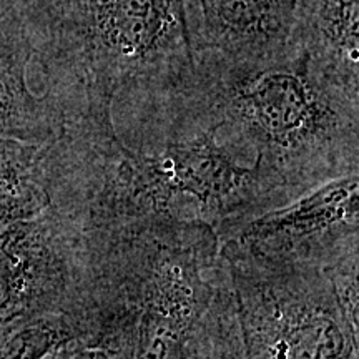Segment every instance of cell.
<instances>
[{
  "instance_id": "6da1fadb",
  "label": "cell",
  "mask_w": 359,
  "mask_h": 359,
  "mask_svg": "<svg viewBox=\"0 0 359 359\" xmlns=\"http://www.w3.org/2000/svg\"><path fill=\"white\" fill-rule=\"evenodd\" d=\"M185 97L219 125L224 142L251 148V163L286 203L359 172V90L303 48L266 62L195 57Z\"/></svg>"
},
{
  "instance_id": "7a4b0ae2",
  "label": "cell",
  "mask_w": 359,
  "mask_h": 359,
  "mask_svg": "<svg viewBox=\"0 0 359 359\" xmlns=\"http://www.w3.org/2000/svg\"><path fill=\"white\" fill-rule=\"evenodd\" d=\"M62 118L138 111L185 93L195 77L183 0H7Z\"/></svg>"
},
{
  "instance_id": "3957f363",
  "label": "cell",
  "mask_w": 359,
  "mask_h": 359,
  "mask_svg": "<svg viewBox=\"0 0 359 359\" xmlns=\"http://www.w3.org/2000/svg\"><path fill=\"white\" fill-rule=\"evenodd\" d=\"M118 233L137 303L133 359H238L236 299L213 228L155 219Z\"/></svg>"
},
{
  "instance_id": "277c9868",
  "label": "cell",
  "mask_w": 359,
  "mask_h": 359,
  "mask_svg": "<svg viewBox=\"0 0 359 359\" xmlns=\"http://www.w3.org/2000/svg\"><path fill=\"white\" fill-rule=\"evenodd\" d=\"M224 262L248 359H358L359 258L330 269Z\"/></svg>"
},
{
  "instance_id": "5b68a950",
  "label": "cell",
  "mask_w": 359,
  "mask_h": 359,
  "mask_svg": "<svg viewBox=\"0 0 359 359\" xmlns=\"http://www.w3.org/2000/svg\"><path fill=\"white\" fill-rule=\"evenodd\" d=\"M100 246L47 208L0 231V325L82 306L95 288Z\"/></svg>"
},
{
  "instance_id": "8992f818",
  "label": "cell",
  "mask_w": 359,
  "mask_h": 359,
  "mask_svg": "<svg viewBox=\"0 0 359 359\" xmlns=\"http://www.w3.org/2000/svg\"><path fill=\"white\" fill-rule=\"evenodd\" d=\"M224 259L330 269L359 258V172L313 188L219 240Z\"/></svg>"
},
{
  "instance_id": "52a82bcc",
  "label": "cell",
  "mask_w": 359,
  "mask_h": 359,
  "mask_svg": "<svg viewBox=\"0 0 359 359\" xmlns=\"http://www.w3.org/2000/svg\"><path fill=\"white\" fill-rule=\"evenodd\" d=\"M195 57L266 62L293 47L296 0H183Z\"/></svg>"
},
{
  "instance_id": "ba28073f",
  "label": "cell",
  "mask_w": 359,
  "mask_h": 359,
  "mask_svg": "<svg viewBox=\"0 0 359 359\" xmlns=\"http://www.w3.org/2000/svg\"><path fill=\"white\" fill-rule=\"evenodd\" d=\"M32 48L19 17L0 0V137L47 143L64 127L60 110L47 95L37 97L27 83Z\"/></svg>"
},
{
  "instance_id": "9c48e42d",
  "label": "cell",
  "mask_w": 359,
  "mask_h": 359,
  "mask_svg": "<svg viewBox=\"0 0 359 359\" xmlns=\"http://www.w3.org/2000/svg\"><path fill=\"white\" fill-rule=\"evenodd\" d=\"M291 43L359 90V0H296Z\"/></svg>"
},
{
  "instance_id": "30bf717a",
  "label": "cell",
  "mask_w": 359,
  "mask_h": 359,
  "mask_svg": "<svg viewBox=\"0 0 359 359\" xmlns=\"http://www.w3.org/2000/svg\"><path fill=\"white\" fill-rule=\"evenodd\" d=\"M42 145L0 137V231L48 208L40 177Z\"/></svg>"
},
{
  "instance_id": "8fae6325",
  "label": "cell",
  "mask_w": 359,
  "mask_h": 359,
  "mask_svg": "<svg viewBox=\"0 0 359 359\" xmlns=\"http://www.w3.org/2000/svg\"><path fill=\"white\" fill-rule=\"evenodd\" d=\"M97 288L98 281L87 302L72 311L48 313L0 325V359H43L52 349L75 338L92 318Z\"/></svg>"
}]
</instances>
